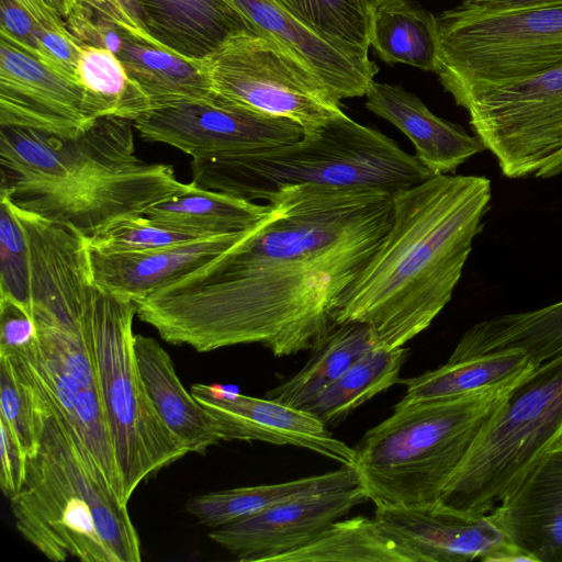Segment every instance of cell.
Listing matches in <instances>:
<instances>
[{"instance_id":"29","label":"cell","mask_w":562,"mask_h":562,"mask_svg":"<svg viewBox=\"0 0 562 562\" xmlns=\"http://www.w3.org/2000/svg\"><path fill=\"white\" fill-rule=\"evenodd\" d=\"M407 348L378 345L353 362L304 409L326 426L336 425L379 393L401 384Z\"/></svg>"},{"instance_id":"15","label":"cell","mask_w":562,"mask_h":562,"mask_svg":"<svg viewBox=\"0 0 562 562\" xmlns=\"http://www.w3.org/2000/svg\"><path fill=\"white\" fill-rule=\"evenodd\" d=\"M95 121L78 80L0 36V127L75 137Z\"/></svg>"},{"instance_id":"24","label":"cell","mask_w":562,"mask_h":562,"mask_svg":"<svg viewBox=\"0 0 562 562\" xmlns=\"http://www.w3.org/2000/svg\"><path fill=\"white\" fill-rule=\"evenodd\" d=\"M134 352L154 408L189 452L203 454L222 441L214 417L184 389L164 347L153 337L135 335Z\"/></svg>"},{"instance_id":"8","label":"cell","mask_w":562,"mask_h":562,"mask_svg":"<svg viewBox=\"0 0 562 562\" xmlns=\"http://www.w3.org/2000/svg\"><path fill=\"white\" fill-rule=\"evenodd\" d=\"M562 440V352L509 391L446 485L438 504L488 514L529 467Z\"/></svg>"},{"instance_id":"16","label":"cell","mask_w":562,"mask_h":562,"mask_svg":"<svg viewBox=\"0 0 562 562\" xmlns=\"http://www.w3.org/2000/svg\"><path fill=\"white\" fill-rule=\"evenodd\" d=\"M360 485L294 498L218 528L209 537L240 562H276L313 542L367 502Z\"/></svg>"},{"instance_id":"3","label":"cell","mask_w":562,"mask_h":562,"mask_svg":"<svg viewBox=\"0 0 562 562\" xmlns=\"http://www.w3.org/2000/svg\"><path fill=\"white\" fill-rule=\"evenodd\" d=\"M130 120L103 116L75 137L0 127V198L89 239L181 191L172 166L138 159Z\"/></svg>"},{"instance_id":"37","label":"cell","mask_w":562,"mask_h":562,"mask_svg":"<svg viewBox=\"0 0 562 562\" xmlns=\"http://www.w3.org/2000/svg\"><path fill=\"white\" fill-rule=\"evenodd\" d=\"M0 422L9 428L25 457L35 452L38 427L34 406L7 355H0Z\"/></svg>"},{"instance_id":"12","label":"cell","mask_w":562,"mask_h":562,"mask_svg":"<svg viewBox=\"0 0 562 562\" xmlns=\"http://www.w3.org/2000/svg\"><path fill=\"white\" fill-rule=\"evenodd\" d=\"M213 92L315 130L341 113L340 100L288 47L263 32H243L204 60Z\"/></svg>"},{"instance_id":"6","label":"cell","mask_w":562,"mask_h":562,"mask_svg":"<svg viewBox=\"0 0 562 562\" xmlns=\"http://www.w3.org/2000/svg\"><path fill=\"white\" fill-rule=\"evenodd\" d=\"M515 385L449 398H402L355 448L353 468L368 501L375 507L438 503Z\"/></svg>"},{"instance_id":"31","label":"cell","mask_w":562,"mask_h":562,"mask_svg":"<svg viewBox=\"0 0 562 562\" xmlns=\"http://www.w3.org/2000/svg\"><path fill=\"white\" fill-rule=\"evenodd\" d=\"M370 46L385 63L435 71V15L412 0H386L374 13Z\"/></svg>"},{"instance_id":"36","label":"cell","mask_w":562,"mask_h":562,"mask_svg":"<svg viewBox=\"0 0 562 562\" xmlns=\"http://www.w3.org/2000/svg\"><path fill=\"white\" fill-rule=\"evenodd\" d=\"M200 238L166 228L145 215L122 218L89 239L90 249L103 254L142 252Z\"/></svg>"},{"instance_id":"25","label":"cell","mask_w":562,"mask_h":562,"mask_svg":"<svg viewBox=\"0 0 562 562\" xmlns=\"http://www.w3.org/2000/svg\"><path fill=\"white\" fill-rule=\"evenodd\" d=\"M269 209V203L258 204L191 182L143 215L172 231L210 237L246 231L265 217Z\"/></svg>"},{"instance_id":"32","label":"cell","mask_w":562,"mask_h":562,"mask_svg":"<svg viewBox=\"0 0 562 562\" xmlns=\"http://www.w3.org/2000/svg\"><path fill=\"white\" fill-rule=\"evenodd\" d=\"M77 80L97 120L115 116L133 122L150 111L145 94L132 81L121 60L106 48L81 45Z\"/></svg>"},{"instance_id":"5","label":"cell","mask_w":562,"mask_h":562,"mask_svg":"<svg viewBox=\"0 0 562 562\" xmlns=\"http://www.w3.org/2000/svg\"><path fill=\"white\" fill-rule=\"evenodd\" d=\"M192 182L255 202L295 186L368 188L391 193L434 176L392 138L344 112L291 144L192 158Z\"/></svg>"},{"instance_id":"11","label":"cell","mask_w":562,"mask_h":562,"mask_svg":"<svg viewBox=\"0 0 562 562\" xmlns=\"http://www.w3.org/2000/svg\"><path fill=\"white\" fill-rule=\"evenodd\" d=\"M457 104L505 177L562 173V67L476 89Z\"/></svg>"},{"instance_id":"27","label":"cell","mask_w":562,"mask_h":562,"mask_svg":"<svg viewBox=\"0 0 562 562\" xmlns=\"http://www.w3.org/2000/svg\"><path fill=\"white\" fill-rule=\"evenodd\" d=\"M378 345L381 344L374 331L364 323L334 324L311 349L306 363L268 391L267 397L304 409L353 362Z\"/></svg>"},{"instance_id":"20","label":"cell","mask_w":562,"mask_h":562,"mask_svg":"<svg viewBox=\"0 0 562 562\" xmlns=\"http://www.w3.org/2000/svg\"><path fill=\"white\" fill-rule=\"evenodd\" d=\"M259 31L311 67L341 101L363 97L378 72L369 57L348 54L314 32L276 0H227Z\"/></svg>"},{"instance_id":"26","label":"cell","mask_w":562,"mask_h":562,"mask_svg":"<svg viewBox=\"0 0 562 562\" xmlns=\"http://www.w3.org/2000/svg\"><path fill=\"white\" fill-rule=\"evenodd\" d=\"M357 485L356 469L341 465L334 471L286 482L200 494L188 501L187 510L214 529L294 498Z\"/></svg>"},{"instance_id":"18","label":"cell","mask_w":562,"mask_h":562,"mask_svg":"<svg viewBox=\"0 0 562 562\" xmlns=\"http://www.w3.org/2000/svg\"><path fill=\"white\" fill-rule=\"evenodd\" d=\"M487 516L529 562H562V440L529 467Z\"/></svg>"},{"instance_id":"40","label":"cell","mask_w":562,"mask_h":562,"mask_svg":"<svg viewBox=\"0 0 562 562\" xmlns=\"http://www.w3.org/2000/svg\"><path fill=\"white\" fill-rule=\"evenodd\" d=\"M133 35L154 42L144 23L138 0H80ZM155 43V42H154Z\"/></svg>"},{"instance_id":"9","label":"cell","mask_w":562,"mask_h":562,"mask_svg":"<svg viewBox=\"0 0 562 562\" xmlns=\"http://www.w3.org/2000/svg\"><path fill=\"white\" fill-rule=\"evenodd\" d=\"M435 22V72L456 103L476 89L562 67V1L492 13L457 5Z\"/></svg>"},{"instance_id":"13","label":"cell","mask_w":562,"mask_h":562,"mask_svg":"<svg viewBox=\"0 0 562 562\" xmlns=\"http://www.w3.org/2000/svg\"><path fill=\"white\" fill-rule=\"evenodd\" d=\"M147 142H159L198 157L286 145L303 136L292 120L256 111L220 95L148 111L133 121Z\"/></svg>"},{"instance_id":"2","label":"cell","mask_w":562,"mask_h":562,"mask_svg":"<svg viewBox=\"0 0 562 562\" xmlns=\"http://www.w3.org/2000/svg\"><path fill=\"white\" fill-rule=\"evenodd\" d=\"M491 201V180L476 175H434L394 193L391 227L333 323H364L389 348L427 329L452 297Z\"/></svg>"},{"instance_id":"28","label":"cell","mask_w":562,"mask_h":562,"mask_svg":"<svg viewBox=\"0 0 562 562\" xmlns=\"http://www.w3.org/2000/svg\"><path fill=\"white\" fill-rule=\"evenodd\" d=\"M536 366L527 353L508 349L479 357L447 361L437 369L402 379L404 400L458 397L513 385Z\"/></svg>"},{"instance_id":"33","label":"cell","mask_w":562,"mask_h":562,"mask_svg":"<svg viewBox=\"0 0 562 562\" xmlns=\"http://www.w3.org/2000/svg\"><path fill=\"white\" fill-rule=\"evenodd\" d=\"M314 32L350 55L369 57L371 26L386 0H276Z\"/></svg>"},{"instance_id":"21","label":"cell","mask_w":562,"mask_h":562,"mask_svg":"<svg viewBox=\"0 0 562 562\" xmlns=\"http://www.w3.org/2000/svg\"><path fill=\"white\" fill-rule=\"evenodd\" d=\"M246 231L142 252L103 254L90 249L92 276L102 290L137 302L204 266L235 245Z\"/></svg>"},{"instance_id":"4","label":"cell","mask_w":562,"mask_h":562,"mask_svg":"<svg viewBox=\"0 0 562 562\" xmlns=\"http://www.w3.org/2000/svg\"><path fill=\"white\" fill-rule=\"evenodd\" d=\"M11 361L38 427V446L26 457L22 486L10 498L18 531L54 562H139L140 541L127 504L93 474L38 387Z\"/></svg>"},{"instance_id":"39","label":"cell","mask_w":562,"mask_h":562,"mask_svg":"<svg viewBox=\"0 0 562 562\" xmlns=\"http://www.w3.org/2000/svg\"><path fill=\"white\" fill-rule=\"evenodd\" d=\"M0 486L2 493L10 499L22 486L26 457L2 422H0Z\"/></svg>"},{"instance_id":"42","label":"cell","mask_w":562,"mask_h":562,"mask_svg":"<svg viewBox=\"0 0 562 562\" xmlns=\"http://www.w3.org/2000/svg\"><path fill=\"white\" fill-rule=\"evenodd\" d=\"M52 5L61 16L66 19L72 10L78 5L80 0H45Z\"/></svg>"},{"instance_id":"7","label":"cell","mask_w":562,"mask_h":562,"mask_svg":"<svg viewBox=\"0 0 562 562\" xmlns=\"http://www.w3.org/2000/svg\"><path fill=\"white\" fill-rule=\"evenodd\" d=\"M95 290H70L35 300L36 338L10 355L64 423L93 474L127 504L106 423L94 356Z\"/></svg>"},{"instance_id":"35","label":"cell","mask_w":562,"mask_h":562,"mask_svg":"<svg viewBox=\"0 0 562 562\" xmlns=\"http://www.w3.org/2000/svg\"><path fill=\"white\" fill-rule=\"evenodd\" d=\"M30 16L40 45L41 61L77 80L81 46L63 16L45 0H14Z\"/></svg>"},{"instance_id":"1","label":"cell","mask_w":562,"mask_h":562,"mask_svg":"<svg viewBox=\"0 0 562 562\" xmlns=\"http://www.w3.org/2000/svg\"><path fill=\"white\" fill-rule=\"evenodd\" d=\"M231 248L136 303L162 340L199 352L260 344L276 357L311 350L393 220V195L303 184Z\"/></svg>"},{"instance_id":"34","label":"cell","mask_w":562,"mask_h":562,"mask_svg":"<svg viewBox=\"0 0 562 562\" xmlns=\"http://www.w3.org/2000/svg\"><path fill=\"white\" fill-rule=\"evenodd\" d=\"M0 296L32 315L31 263L25 233L10 203L0 198Z\"/></svg>"},{"instance_id":"22","label":"cell","mask_w":562,"mask_h":562,"mask_svg":"<svg viewBox=\"0 0 562 562\" xmlns=\"http://www.w3.org/2000/svg\"><path fill=\"white\" fill-rule=\"evenodd\" d=\"M366 108L402 131L413 143L416 157L432 175L453 173L471 157L486 150L476 135L434 114L404 88L373 81Z\"/></svg>"},{"instance_id":"10","label":"cell","mask_w":562,"mask_h":562,"mask_svg":"<svg viewBox=\"0 0 562 562\" xmlns=\"http://www.w3.org/2000/svg\"><path fill=\"white\" fill-rule=\"evenodd\" d=\"M136 303L97 288L92 333L105 417L125 501L146 479L189 453L158 416L135 352Z\"/></svg>"},{"instance_id":"38","label":"cell","mask_w":562,"mask_h":562,"mask_svg":"<svg viewBox=\"0 0 562 562\" xmlns=\"http://www.w3.org/2000/svg\"><path fill=\"white\" fill-rule=\"evenodd\" d=\"M35 338L32 315L15 301L0 296V355L24 349Z\"/></svg>"},{"instance_id":"23","label":"cell","mask_w":562,"mask_h":562,"mask_svg":"<svg viewBox=\"0 0 562 562\" xmlns=\"http://www.w3.org/2000/svg\"><path fill=\"white\" fill-rule=\"evenodd\" d=\"M153 41L179 56L204 60L231 37L259 32L227 0H138Z\"/></svg>"},{"instance_id":"41","label":"cell","mask_w":562,"mask_h":562,"mask_svg":"<svg viewBox=\"0 0 562 562\" xmlns=\"http://www.w3.org/2000/svg\"><path fill=\"white\" fill-rule=\"evenodd\" d=\"M562 0H463L458 4L471 12H507L547 5Z\"/></svg>"},{"instance_id":"14","label":"cell","mask_w":562,"mask_h":562,"mask_svg":"<svg viewBox=\"0 0 562 562\" xmlns=\"http://www.w3.org/2000/svg\"><path fill=\"white\" fill-rule=\"evenodd\" d=\"M81 45L111 50L145 94L150 111L180 103L207 101L215 93L203 60L189 59L137 37L79 2L65 19Z\"/></svg>"},{"instance_id":"19","label":"cell","mask_w":562,"mask_h":562,"mask_svg":"<svg viewBox=\"0 0 562 562\" xmlns=\"http://www.w3.org/2000/svg\"><path fill=\"white\" fill-rule=\"evenodd\" d=\"M192 396L214 417L222 440L294 446L341 465H355V448L335 438L322 420L305 409L240 393L221 400L202 394Z\"/></svg>"},{"instance_id":"17","label":"cell","mask_w":562,"mask_h":562,"mask_svg":"<svg viewBox=\"0 0 562 562\" xmlns=\"http://www.w3.org/2000/svg\"><path fill=\"white\" fill-rule=\"evenodd\" d=\"M374 518L414 553L417 562L529 561L487 514L469 516L436 503L375 507Z\"/></svg>"},{"instance_id":"30","label":"cell","mask_w":562,"mask_h":562,"mask_svg":"<svg viewBox=\"0 0 562 562\" xmlns=\"http://www.w3.org/2000/svg\"><path fill=\"white\" fill-rule=\"evenodd\" d=\"M417 562L374 517L338 519L313 542L276 562Z\"/></svg>"}]
</instances>
